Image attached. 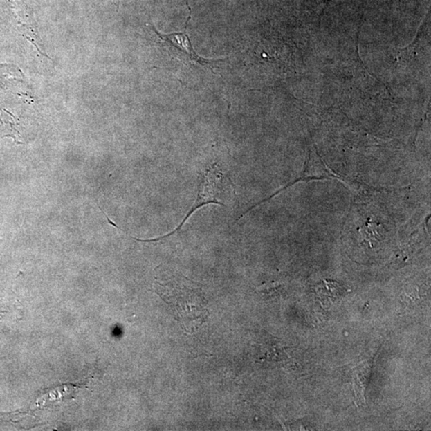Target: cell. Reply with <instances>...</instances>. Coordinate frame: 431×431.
<instances>
[{
  "label": "cell",
  "mask_w": 431,
  "mask_h": 431,
  "mask_svg": "<svg viewBox=\"0 0 431 431\" xmlns=\"http://www.w3.org/2000/svg\"><path fill=\"white\" fill-rule=\"evenodd\" d=\"M155 290L173 309L186 333H195L209 318L203 292L192 280L181 276L171 278L165 283L156 279Z\"/></svg>",
  "instance_id": "obj_1"
},
{
  "label": "cell",
  "mask_w": 431,
  "mask_h": 431,
  "mask_svg": "<svg viewBox=\"0 0 431 431\" xmlns=\"http://www.w3.org/2000/svg\"><path fill=\"white\" fill-rule=\"evenodd\" d=\"M233 196H235V191H233L230 179L219 166L212 165L202 172L196 199L188 214L185 215L183 221L174 231L163 237L152 239V240H141V239L136 238L135 241L152 242L163 240V239L179 232L187 220L200 208L210 204L228 208L233 199Z\"/></svg>",
  "instance_id": "obj_2"
},
{
  "label": "cell",
  "mask_w": 431,
  "mask_h": 431,
  "mask_svg": "<svg viewBox=\"0 0 431 431\" xmlns=\"http://www.w3.org/2000/svg\"><path fill=\"white\" fill-rule=\"evenodd\" d=\"M152 30L157 35L160 43L165 49L169 51L170 55L175 57L176 59L183 62L185 64H200L201 66H210L212 74H216L214 68L215 64L220 60H210L197 55L193 46H192L190 36L183 33H174L170 34H162L152 26Z\"/></svg>",
  "instance_id": "obj_3"
},
{
  "label": "cell",
  "mask_w": 431,
  "mask_h": 431,
  "mask_svg": "<svg viewBox=\"0 0 431 431\" xmlns=\"http://www.w3.org/2000/svg\"><path fill=\"white\" fill-rule=\"evenodd\" d=\"M355 383L357 385L358 390L361 389V394L363 397V392L365 391L366 385L368 381V378L370 376V367L368 365H360L358 367L357 371L355 372Z\"/></svg>",
  "instance_id": "obj_4"
},
{
  "label": "cell",
  "mask_w": 431,
  "mask_h": 431,
  "mask_svg": "<svg viewBox=\"0 0 431 431\" xmlns=\"http://www.w3.org/2000/svg\"><path fill=\"white\" fill-rule=\"evenodd\" d=\"M116 1L117 7L118 8H119V3H120V1H119V0H116Z\"/></svg>",
  "instance_id": "obj_5"
}]
</instances>
